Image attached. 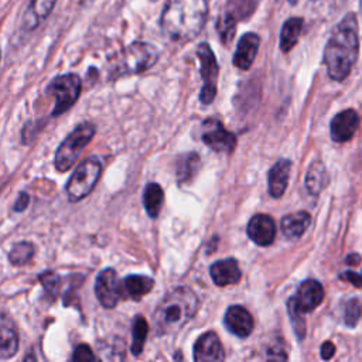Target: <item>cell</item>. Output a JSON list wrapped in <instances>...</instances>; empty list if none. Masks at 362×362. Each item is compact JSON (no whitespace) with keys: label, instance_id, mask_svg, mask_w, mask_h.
Here are the masks:
<instances>
[{"label":"cell","instance_id":"6da1fadb","mask_svg":"<svg viewBox=\"0 0 362 362\" xmlns=\"http://www.w3.org/2000/svg\"><path fill=\"white\" fill-rule=\"evenodd\" d=\"M358 49V21L354 13H348L334 28L324 49V64L329 78L345 79L356 62Z\"/></svg>","mask_w":362,"mask_h":362},{"label":"cell","instance_id":"7a4b0ae2","mask_svg":"<svg viewBox=\"0 0 362 362\" xmlns=\"http://www.w3.org/2000/svg\"><path fill=\"white\" fill-rule=\"evenodd\" d=\"M208 16L206 0H168L160 25L173 41H191L202 30Z\"/></svg>","mask_w":362,"mask_h":362},{"label":"cell","instance_id":"3957f363","mask_svg":"<svg viewBox=\"0 0 362 362\" xmlns=\"http://www.w3.org/2000/svg\"><path fill=\"white\" fill-rule=\"evenodd\" d=\"M198 298L188 287H177L157 305L153 321L158 334L180 331L197 313Z\"/></svg>","mask_w":362,"mask_h":362},{"label":"cell","instance_id":"277c9868","mask_svg":"<svg viewBox=\"0 0 362 362\" xmlns=\"http://www.w3.org/2000/svg\"><path fill=\"white\" fill-rule=\"evenodd\" d=\"M158 58V51L148 42L136 41L127 45L113 65L115 75H133L151 68Z\"/></svg>","mask_w":362,"mask_h":362},{"label":"cell","instance_id":"5b68a950","mask_svg":"<svg viewBox=\"0 0 362 362\" xmlns=\"http://www.w3.org/2000/svg\"><path fill=\"white\" fill-rule=\"evenodd\" d=\"M95 126L92 123L78 124L59 144L55 151L54 165L59 173L69 170L78 160L82 150L92 140L95 134Z\"/></svg>","mask_w":362,"mask_h":362},{"label":"cell","instance_id":"8992f818","mask_svg":"<svg viewBox=\"0 0 362 362\" xmlns=\"http://www.w3.org/2000/svg\"><path fill=\"white\" fill-rule=\"evenodd\" d=\"M102 173V163L96 157L83 160L72 173L66 184V195L71 202L82 201L95 188Z\"/></svg>","mask_w":362,"mask_h":362},{"label":"cell","instance_id":"52a82bcc","mask_svg":"<svg viewBox=\"0 0 362 362\" xmlns=\"http://www.w3.org/2000/svg\"><path fill=\"white\" fill-rule=\"evenodd\" d=\"M81 86V78L76 74H65L54 78L47 86V92L55 98L51 116H59L68 110L79 98Z\"/></svg>","mask_w":362,"mask_h":362},{"label":"cell","instance_id":"ba28073f","mask_svg":"<svg viewBox=\"0 0 362 362\" xmlns=\"http://www.w3.org/2000/svg\"><path fill=\"white\" fill-rule=\"evenodd\" d=\"M197 55L199 59V72L201 78L204 81L201 93H199V100L204 105H208L214 100L216 95V82H218V75H219V66L216 62V58L211 49V47L206 42L199 44L197 49Z\"/></svg>","mask_w":362,"mask_h":362},{"label":"cell","instance_id":"9c48e42d","mask_svg":"<svg viewBox=\"0 0 362 362\" xmlns=\"http://www.w3.org/2000/svg\"><path fill=\"white\" fill-rule=\"evenodd\" d=\"M95 294L105 308H115L122 297V281L115 269H103L95 280Z\"/></svg>","mask_w":362,"mask_h":362},{"label":"cell","instance_id":"30bf717a","mask_svg":"<svg viewBox=\"0 0 362 362\" xmlns=\"http://www.w3.org/2000/svg\"><path fill=\"white\" fill-rule=\"evenodd\" d=\"M202 140L212 150L223 153H230L236 144L235 134L226 130L221 122L214 119H209L204 123Z\"/></svg>","mask_w":362,"mask_h":362},{"label":"cell","instance_id":"8fae6325","mask_svg":"<svg viewBox=\"0 0 362 362\" xmlns=\"http://www.w3.org/2000/svg\"><path fill=\"white\" fill-rule=\"evenodd\" d=\"M324 298V288L317 280H305L301 283V286L297 288V293L294 297H291L296 308L303 313H311L314 311Z\"/></svg>","mask_w":362,"mask_h":362},{"label":"cell","instance_id":"7c38bea8","mask_svg":"<svg viewBox=\"0 0 362 362\" xmlns=\"http://www.w3.org/2000/svg\"><path fill=\"white\" fill-rule=\"evenodd\" d=\"M225 359L222 344L212 331L202 334L194 345V361L197 362H221Z\"/></svg>","mask_w":362,"mask_h":362},{"label":"cell","instance_id":"4fadbf2b","mask_svg":"<svg viewBox=\"0 0 362 362\" xmlns=\"http://www.w3.org/2000/svg\"><path fill=\"white\" fill-rule=\"evenodd\" d=\"M359 126V115L354 109H346L339 112L331 120V137L332 140L342 143L352 139Z\"/></svg>","mask_w":362,"mask_h":362},{"label":"cell","instance_id":"5bb4252c","mask_svg":"<svg viewBox=\"0 0 362 362\" xmlns=\"http://www.w3.org/2000/svg\"><path fill=\"white\" fill-rule=\"evenodd\" d=\"M249 238L259 246H269L276 236V223L272 216L264 214L255 215L247 223Z\"/></svg>","mask_w":362,"mask_h":362},{"label":"cell","instance_id":"9a60e30c","mask_svg":"<svg viewBox=\"0 0 362 362\" xmlns=\"http://www.w3.org/2000/svg\"><path fill=\"white\" fill-rule=\"evenodd\" d=\"M226 328L239 338H246L253 329V318L242 305H230L225 313Z\"/></svg>","mask_w":362,"mask_h":362},{"label":"cell","instance_id":"2e32d148","mask_svg":"<svg viewBox=\"0 0 362 362\" xmlns=\"http://www.w3.org/2000/svg\"><path fill=\"white\" fill-rule=\"evenodd\" d=\"M260 45V38L255 33H246L238 42L235 55H233V65L239 69H249L255 61Z\"/></svg>","mask_w":362,"mask_h":362},{"label":"cell","instance_id":"e0dca14e","mask_svg":"<svg viewBox=\"0 0 362 362\" xmlns=\"http://www.w3.org/2000/svg\"><path fill=\"white\" fill-rule=\"evenodd\" d=\"M18 349V334L11 317L0 313V358L8 359Z\"/></svg>","mask_w":362,"mask_h":362},{"label":"cell","instance_id":"ac0fdd59","mask_svg":"<svg viewBox=\"0 0 362 362\" xmlns=\"http://www.w3.org/2000/svg\"><path fill=\"white\" fill-rule=\"evenodd\" d=\"M209 274L216 286L236 284L242 277L239 264L233 257L218 260L214 264H211Z\"/></svg>","mask_w":362,"mask_h":362},{"label":"cell","instance_id":"d6986e66","mask_svg":"<svg viewBox=\"0 0 362 362\" xmlns=\"http://www.w3.org/2000/svg\"><path fill=\"white\" fill-rule=\"evenodd\" d=\"M290 168H291V161L287 158H280L269 170V177H267L269 178V192L272 194V197L279 198L284 194L287 184H288Z\"/></svg>","mask_w":362,"mask_h":362},{"label":"cell","instance_id":"ffe728a7","mask_svg":"<svg viewBox=\"0 0 362 362\" xmlns=\"http://www.w3.org/2000/svg\"><path fill=\"white\" fill-rule=\"evenodd\" d=\"M55 0H31L23 14V28L30 31L37 28L54 8Z\"/></svg>","mask_w":362,"mask_h":362},{"label":"cell","instance_id":"44dd1931","mask_svg":"<svg viewBox=\"0 0 362 362\" xmlns=\"http://www.w3.org/2000/svg\"><path fill=\"white\" fill-rule=\"evenodd\" d=\"M154 287V280L147 276L130 274L122 280V297L140 300L143 296L151 291Z\"/></svg>","mask_w":362,"mask_h":362},{"label":"cell","instance_id":"7402d4cb","mask_svg":"<svg viewBox=\"0 0 362 362\" xmlns=\"http://www.w3.org/2000/svg\"><path fill=\"white\" fill-rule=\"evenodd\" d=\"M310 222H311L310 214L305 211H301V212L286 215L281 219L280 226H281V232L286 238L297 239L307 230V228L310 226Z\"/></svg>","mask_w":362,"mask_h":362},{"label":"cell","instance_id":"603a6c76","mask_svg":"<svg viewBox=\"0 0 362 362\" xmlns=\"http://www.w3.org/2000/svg\"><path fill=\"white\" fill-rule=\"evenodd\" d=\"M328 184V173L325 165L317 160L314 161L305 175V187L308 189L310 194L313 195H318Z\"/></svg>","mask_w":362,"mask_h":362},{"label":"cell","instance_id":"cb8c5ba5","mask_svg":"<svg viewBox=\"0 0 362 362\" xmlns=\"http://www.w3.org/2000/svg\"><path fill=\"white\" fill-rule=\"evenodd\" d=\"M303 28V18L291 17L286 20L280 33V49L283 52H288L298 41Z\"/></svg>","mask_w":362,"mask_h":362},{"label":"cell","instance_id":"d4e9b609","mask_svg":"<svg viewBox=\"0 0 362 362\" xmlns=\"http://www.w3.org/2000/svg\"><path fill=\"white\" fill-rule=\"evenodd\" d=\"M163 201H164L163 188L156 182L147 184L144 188V192H143V204H144L146 212L148 214L150 218L158 216Z\"/></svg>","mask_w":362,"mask_h":362},{"label":"cell","instance_id":"484cf974","mask_svg":"<svg viewBox=\"0 0 362 362\" xmlns=\"http://www.w3.org/2000/svg\"><path fill=\"white\" fill-rule=\"evenodd\" d=\"M199 165H201V161H199L198 154H195V153L182 154L177 161V170H175L178 181L180 182L191 181L195 177V174L198 173Z\"/></svg>","mask_w":362,"mask_h":362},{"label":"cell","instance_id":"4316f807","mask_svg":"<svg viewBox=\"0 0 362 362\" xmlns=\"http://www.w3.org/2000/svg\"><path fill=\"white\" fill-rule=\"evenodd\" d=\"M148 332V325L147 321L141 317L137 315L133 320V328H132V335H133V341H132V354L133 355H140L146 342V337Z\"/></svg>","mask_w":362,"mask_h":362},{"label":"cell","instance_id":"83f0119b","mask_svg":"<svg viewBox=\"0 0 362 362\" xmlns=\"http://www.w3.org/2000/svg\"><path fill=\"white\" fill-rule=\"evenodd\" d=\"M34 256V246L30 242H17L11 246L8 260L14 266H23Z\"/></svg>","mask_w":362,"mask_h":362},{"label":"cell","instance_id":"f1b7e54d","mask_svg":"<svg viewBox=\"0 0 362 362\" xmlns=\"http://www.w3.org/2000/svg\"><path fill=\"white\" fill-rule=\"evenodd\" d=\"M259 0H228V14L233 18L240 20L249 17L256 8Z\"/></svg>","mask_w":362,"mask_h":362},{"label":"cell","instance_id":"f546056e","mask_svg":"<svg viewBox=\"0 0 362 362\" xmlns=\"http://www.w3.org/2000/svg\"><path fill=\"white\" fill-rule=\"evenodd\" d=\"M236 18H233L230 14H223L222 17H219L218 20V24H216V30H218V34H219V38L222 40L223 44H229L230 40L233 38L235 35V31H236Z\"/></svg>","mask_w":362,"mask_h":362},{"label":"cell","instance_id":"4dcf8cb0","mask_svg":"<svg viewBox=\"0 0 362 362\" xmlns=\"http://www.w3.org/2000/svg\"><path fill=\"white\" fill-rule=\"evenodd\" d=\"M362 314V303L358 298H352L345 304V310H344V321L345 324L352 328L356 325V322L359 321Z\"/></svg>","mask_w":362,"mask_h":362},{"label":"cell","instance_id":"1f68e13d","mask_svg":"<svg viewBox=\"0 0 362 362\" xmlns=\"http://www.w3.org/2000/svg\"><path fill=\"white\" fill-rule=\"evenodd\" d=\"M287 310H288V314H290V317H291V322H293L296 335H297L298 338H303V337H304V332H305L304 314L300 313V311L296 308V305H294V303H293L291 298L287 301Z\"/></svg>","mask_w":362,"mask_h":362},{"label":"cell","instance_id":"d6a6232c","mask_svg":"<svg viewBox=\"0 0 362 362\" xmlns=\"http://www.w3.org/2000/svg\"><path fill=\"white\" fill-rule=\"evenodd\" d=\"M38 279L48 294H51V296L57 294L58 287H59V276L57 273H54L52 270H47V272H42L38 276Z\"/></svg>","mask_w":362,"mask_h":362},{"label":"cell","instance_id":"836d02e7","mask_svg":"<svg viewBox=\"0 0 362 362\" xmlns=\"http://www.w3.org/2000/svg\"><path fill=\"white\" fill-rule=\"evenodd\" d=\"M72 359L76 362H90V361H95L96 356H95L93 351L86 344H82L75 348Z\"/></svg>","mask_w":362,"mask_h":362},{"label":"cell","instance_id":"e575fe53","mask_svg":"<svg viewBox=\"0 0 362 362\" xmlns=\"http://www.w3.org/2000/svg\"><path fill=\"white\" fill-rule=\"evenodd\" d=\"M341 279L352 283L355 287H362V276L358 274L356 272H352V270H346L341 274Z\"/></svg>","mask_w":362,"mask_h":362},{"label":"cell","instance_id":"d590c367","mask_svg":"<svg viewBox=\"0 0 362 362\" xmlns=\"http://www.w3.org/2000/svg\"><path fill=\"white\" fill-rule=\"evenodd\" d=\"M28 202H30V195L27 192H20L18 198L16 199V204H14V211L23 212L28 206Z\"/></svg>","mask_w":362,"mask_h":362},{"label":"cell","instance_id":"8d00e7d4","mask_svg":"<svg viewBox=\"0 0 362 362\" xmlns=\"http://www.w3.org/2000/svg\"><path fill=\"white\" fill-rule=\"evenodd\" d=\"M320 351H321V358L325 359V361H328V359H331V358L334 356V354H335V346H334L332 342H324V344L321 345Z\"/></svg>","mask_w":362,"mask_h":362},{"label":"cell","instance_id":"74e56055","mask_svg":"<svg viewBox=\"0 0 362 362\" xmlns=\"http://www.w3.org/2000/svg\"><path fill=\"white\" fill-rule=\"evenodd\" d=\"M361 262V256L356 253H351L345 257V263L346 264H358Z\"/></svg>","mask_w":362,"mask_h":362},{"label":"cell","instance_id":"f35d334b","mask_svg":"<svg viewBox=\"0 0 362 362\" xmlns=\"http://www.w3.org/2000/svg\"><path fill=\"white\" fill-rule=\"evenodd\" d=\"M361 3H362V0H361Z\"/></svg>","mask_w":362,"mask_h":362},{"label":"cell","instance_id":"ab89813d","mask_svg":"<svg viewBox=\"0 0 362 362\" xmlns=\"http://www.w3.org/2000/svg\"><path fill=\"white\" fill-rule=\"evenodd\" d=\"M0 55H1V54H0Z\"/></svg>","mask_w":362,"mask_h":362}]
</instances>
